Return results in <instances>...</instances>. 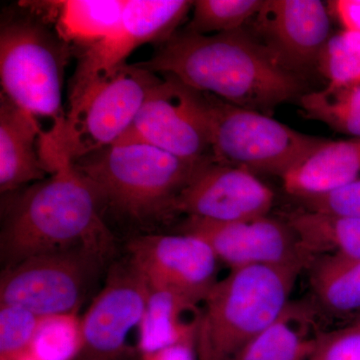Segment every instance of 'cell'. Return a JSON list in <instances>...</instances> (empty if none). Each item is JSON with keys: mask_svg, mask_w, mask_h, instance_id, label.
Segmentation results:
<instances>
[{"mask_svg": "<svg viewBox=\"0 0 360 360\" xmlns=\"http://www.w3.org/2000/svg\"><path fill=\"white\" fill-rule=\"evenodd\" d=\"M312 253H340L360 260V219L302 210L288 219Z\"/></svg>", "mask_w": 360, "mask_h": 360, "instance_id": "22", "label": "cell"}, {"mask_svg": "<svg viewBox=\"0 0 360 360\" xmlns=\"http://www.w3.org/2000/svg\"><path fill=\"white\" fill-rule=\"evenodd\" d=\"M255 20L257 39L279 65L296 73L316 68L331 35L328 6L319 0H265Z\"/></svg>", "mask_w": 360, "mask_h": 360, "instance_id": "15", "label": "cell"}, {"mask_svg": "<svg viewBox=\"0 0 360 360\" xmlns=\"http://www.w3.org/2000/svg\"><path fill=\"white\" fill-rule=\"evenodd\" d=\"M127 0L25 1L20 6L68 45L85 49L105 39L122 20Z\"/></svg>", "mask_w": 360, "mask_h": 360, "instance_id": "17", "label": "cell"}, {"mask_svg": "<svg viewBox=\"0 0 360 360\" xmlns=\"http://www.w3.org/2000/svg\"><path fill=\"white\" fill-rule=\"evenodd\" d=\"M328 4L329 11L335 13L343 30L360 32V0H338Z\"/></svg>", "mask_w": 360, "mask_h": 360, "instance_id": "30", "label": "cell"}, {"mask_svg": "<svg viewBox=\"0 0 360 360\" xmlns=\"http://www.w3.org/2000/svg\"><path fill=\"white\" fill-rule=\"evenodd\" d=\"M200 316L201 304L174 291L148 284L139 331V354L196 341Z\"/></svg>", "mask_w": 360, "mask_h": 360, "instance_id": "19", "label": "cell"}, {"mask_svg": "<svg viewBox=\"0 0 360 360\" xmlns=\"http://www.w3.org/2000/svg\"><path fill=\"white\" fill-rule=\"evenodd\" d=\"M39 321L28 310L0 304V360L30 352Z\"/></svg>", "mask_w": 360, "mask_h": 360, "instance_id": "27", "label": "cell"}, {"mask_svg": "<svg viewBox=\"0 0 360 360\" xmlns=\"http://www.w3.org/2000/svg\"><path fill=\"white\" fill-rule=\"evenodd\" d=\"M4 360H35L33 359L32 355L27 352V354L18 355V356L13 357V359H4Z\"/></svg>", "mask_w": 360, "mask_h": 360, "instance_id": "32", "label": "cell"}, {"mask_svg": "<svg viewBox=\"0 0 360 360\" xmlns=\"http://www.w3.org/2000/svg\"><path fill=\"white\" fill-rule=\"evenodd\" d=\"M264 0H198L193 1V16L187 32L208 35L241 30L252 20Z\"/></svg>", "mask_w": 360, "mask_h": 360, "instance_id": "25", "label": "cell"}, {"mask_svg": "<svg viewBox=\"0 0 360 360\" xmlns=\"http://www.w3.org/2000/svg\"><path fill=\"white\" fill-rule=\"evenodd\" d=\"M352 323L359 324L360 326V314L355 315L354 321H352Z\"/></svg>", "mask_w": 360, "mask_h": 360, "instance_id": "33", "label": "cell"}, {"mask_svg": "<svg viewBox=\"0 0 360 360\" xmlns=\"http://www.w3.org/2000/svg\"><path fill=\"white\" fill-rule=\"evenodd\" d=\"M101 257L84 250L27 258L7 267L0 281V304L13 305L39 317L77 312Z\"/></svg>", "mask_w": 360, "mask_h": 360, "instance_id": "10", "label": "cell"}, {"mask_svg": "<svg viewBox=\"0 0 360 360\" xmlns=\"http://www.w3.org/2000/svg\"><path fill=\"white\" fill-rule=\"evenodd\" d=\"M304 265L232 269L201 303L198 360H232L285 309Z\"/></svg>", "mask_w": 360, "mask_h": 360, "instance_id": "4", "label": "cell"}, {"mask_svg": "<svg viewBox=\"0 0 360 360\" xmlns=\"http://www.w3.org/2000/svg\"><path fill=\"white\" fill-rule=\"evenodd\" d=\"M82 348V319L70 312L39 317L30 354L35 360H77Z\"/></svg>", "mask_w": 360, "mask_h": 360, "instance_id": "24", "label": "cell"}, {"mask_svg": "<svg viewBox=\"0 0 360 360\" xmlns=\"http://www.w3.org/2000/svg\"><path fill=\"white\" fill-rule=\"evenodd\" d=\"M205 161L191 162L148 144L127 143L101 149L73 165L101 201L143 220L174 212L177 195Z\"/></svg>", "mask_w": 360, "mask_h": 360, "instance_id": "5", "label": "cell"}, {"mask_svg": "<svg viewBox=\"0 0 360 360\" xmlns=\"http://www.w3.org/2000/svg\"><path fill=\"white\" fill-rule=\"evenodd\" d=\"M53 174L41 130L0 94V191L11 193Z\"/></svg>", "mask_w": 360, "mask_h": 360, "instance_id": "16", "label": "cell"}, {"mask_svg": "<svg viewBox=\"0 0 360 360\" xmlns=\"http://www.w3.org/2000/svg\"><path fill=\"white\" fill-rule=\"evenodd\" d=\"M25 13L2 21L1 94L37 123L49 163L56 168L63 156V82L70 46L39 18Z\"/></svg>", "mask_w": 360, "mask_h": 360, "instance_id": "3", "label": "cell"}, {"mask_svg": "<svg viewBox=\"0 0 360 360\" xmlns=\"http://www.w3.org/2000/svg\"><path fill=\"white\" fill-rule=\"evenodd\" d=\"M160 77L141 66L125 65L90 87L68 105L63 155L71 162L113 146L132 124Z\"/></svg>", "mask_w": 360, "mask_h": 360, "instance_id": "7", "label": "cell"}, {"mask_svg": "<svg viewBox=\"0 0 360 360\" xmlns=\"http://www.w3.org/2000/svg\"><path fill=\"white\" fill-rule=\"evenodd\" d=\"M137 360H198L196 341H186L139 355Z\"/></svg>", "mask_w": 360, "mask_h": 360, "instance_id": "31", "label": "cell"}, {"mask_svg": "<svg viewBox=\"0 0 360 360\" xmlns=\"http://www.w3.org/2000/svg\"><path fill=\"white\" fill-rule=\"evenodd\" d=\"M300 105L304 117L326 123L336 131L360 139V85H328L319 91L303 94Z\"/></svg>", "mask_w": 360, "mask_h": 360, "instance_id": "23", "label": "cell"}, {"mask_svg": "<svg viewBox=\"0 0 360 360\" xmlns=\"http://www.w3.org/2000/svg\"><path fill=\"white\" fill-rule=\"evenodd\" d=\"M129 262L149 285L201 304L217 284L219 258L191 234H148L129 243Z\"/></svg>", "mask_w": 360, "mask_h": 360, "instance_id": "13", "label": "cell"}, {"mask_svg": "<svg viewBox=\"0 0 360 360\" xmlns=\"http://www.w3.org/2000/svg\"><path fill=\"white\" fill-rule=\"evenodd\" d=\"M300 200L309 212L360 219V179L328 193Z\"/></svg>", "mask_w": 360, "mask_h": 360, "instance_id": "28", "label": "cell"}, {"mask_svg": "<svg viewBox=\"0 0 360 360\" xmlns=\"http://www.w3.org/2000/svg\"><path fill=\"white\" fill-rule=\"evenodd\" d=\"M202 94L215 162L283 179L328 141L296 131L259 111Z\"/></svg>", "mask_w": 360, "mask_h": 360, "instance_id": "6", "label": "cell"}, {"mask_svg": "<svg viewBox=\"0 0 360 360\" xmlns=\"http://www.w3.org/2000/svg\"><path fill=\"white\" fill-rule=\"evenodd\" d=\"M316 68L330 86L360 85V32L343 30L331 35Z\"/></svg>", "mask_w": 360, "mask_h": 360, "instance_id": "26", "label": "cell"}, {"mask_svg": "<svg viewBox=\"0 0 360 360\" xmlns=\"http://www.w3.org/2000/svg\"><path fill=\"white\" fill-rule=\"evenodd\" d=\"M101 198L73 162L65 160L49 179L21 195L1 231L6 269L47 253L84 250L103 260L110 232L99 212Z\"/></svg>", "mask_w": 360, "mask_h": 360, "instance_id": "2", "label": "cell"}, {"mask_svg": "<svg viewBox=\"0 0 360 360\" xmlns=\"http://www.w3.org/2000/svg\"><path fill=\"white\" fill-rule=\"evenodd\" d=\"M309 360H360V326L326 333Z\"/></svg>", "mask_w": 360, "mask_h": 360, "instance_id": "29", "label": "cell"}, {"mask_svg": "<svg viewBox=\"0 0 360 360\" xmlns=\"http://www.w3.org/2000/svg\"><path fill=\"white\" fill-rule=\"evenodd\" d=\"M310 284L319 307L331 314H360V260L340 253L314 258Z\"/></svg>", "mask_w": 360, "mask_h": 360, "instance_id": "21", "label": "cell"}, {"mask_svg": "<svg viewBox=\"0 0 360 360\" xmlns=\"http://www.w3.org/2000/svg\"><path fill=\"white\" fill-rule=\"evenodd\" d=\"M274 193L245 168L206 160L198 168L174 203L184 212L214 222H234L269 215Z\"/></svg>", "mask_w": 360, "mask_h": 360, "instance_id": "14", "label": "cell"}, {"mask_svg": "<svg viewBox=\"0 0 360 360\" xmlns=\"http://www.w3.org/2000/svg\"><path fill=\"white\" fill-rule=\"evenodd\" d=\"M181 232L205 241L219 262L231 270L255 265L307 267L315 258L288 221L269 215L234 222L188 217Z\"/></svg>", "mask_w": 360, "mask_h": 360, "instance_id": "12", "label": "cell"}, {"mask_svg": "<svg viewBox=\"0 0 360 360\" xmlns=\"http://www.w3.org/2000/svg\"><path fill=\"white\" fill-rule=\"evenodd\" d=\"M360 179V139L326 141L283 177L286 193L298 200L335 191Z\"/></svg>", "mask_w": 360, "mask_h": 360, "instance_id": "20", "label": "cell"}, {"mask_svg": "<svg viewBox=\"0 0 360 360\" xmlns=\"http://www.w3.org/2000/svg\"><path fill=\"white\" fill-rule=\"evenodd\" d=\"M326 333L314 304L290 302L232 360H309Z\"/></svg>", "mask_w": 360, "mask_h": 360, "instance_id": "18", "label": "cell"}, {"mask_svg": "<svg viewBox=\"0 0 360 360\" xmlns=\"http://www.w3.org/2000/svg\"><path fill=\"white\" fill-rule=\"evenodd\" d=\"M160 75L134 122L115 144H148L191 162L210 160L212 137L205 94L174 75Z\"/></svg>", "mask_w": 360, "mask_h": 360, "instance_id": "8", "label": "cell"}, {"mask_svg": "<svg viewBox=\"0 0 360 360\" xmlns=\"http://www.w3.org/2000/svg\"><path fill=\"white\" fill-rule=\"evenodd\" d=\"M193 6V1L187 0H127L115 30L80 56L70 82L68 105L127 65V59L141 45L160 44L172 37Z\"/></svg>", "mask_w": 360, "mask_h": 360, "instance_id": "9", "label": "cell"}, {"mask_svg": "<svg viewBox=\"0 0 360 360\" xmlns=\"http://www.w3.org/2000/svg\"><path fill=\"white\" fill-rule=\"evenodd\" d=\"M136 65L262 113H269L302 91L295 73L279 65L245 27L208 35L176 32L158 45L149 60Z\"/></svg>", "mask_w": 360, "mask_h": 360, "instance_id": "1", "label": "cell"}, {"mask_svg": "<svg viewBox=\"0 0 360 360\" xmlns=\"http://www.w3.org/2000/svg\"><path fill=\"white\" fill-rule=\"evenodd\" d=\"M146 296L148 284L129 262L111 269L82 319V348L77 360H137Z\"/></svg>", "mask_w": 360, "mask_h": 360, "instance_id": "11", "label": "cell"}]
</instances>
